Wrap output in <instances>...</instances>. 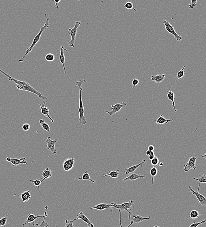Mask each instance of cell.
<instances>
[{"label": "cell", "mask_w": 206, "mask_h": 227, "mask_svg": "<svg viewBox=\"0 0 206 227\" xmlns=\"http://www.w3.org/2000/svg\"><path fill=\"white\" fill-rule=\"evenodd\" d=\"M53 1H54V2H55V6L56 7V8H57V9H58V8H59V5H58V4H59V2H60L61 1V0H59V1H56V0H54Z\"/></svg>", "instance_id": "c3c4849f"}, {"label": "cell", "mask_w": 206, "mask_h": 227, "mask_svg": "<svg viewBox=\"0 0 206 227\" xmlns=\"http://www.w3.org/2000/svg\"><path fill=\"white\" fill-rule=\"evenodd\" d=\"M163 114H162L160 116L155 120V123L158 125H160V124H167L169 122H171L173 121V119H167L163 117Z\"/></svg>", "instance_id": "cb8c5ba5"}, {"label": "cell", "mask_w": 206, "mask_h": 227, "mask_svg": "<svg viewBox=\"0 0 206 227\" xmlns=\"http://www.w3.org/2000/svg\"><path fill=\"white\" fill-rule=\"evenodd\" d=\"M44 215L35 216V215L32 214V213H29V214L27 216V217L26 218V220H25V222L23 224V227H24L25 225L29 224L30 223L33 222L36 219L39 218H44Z\"/></svg>", "instance_id": "5bb4252c"}, {"label": "cell", "mask_w": 206, "mask_h": 227, "mask_svg": "<svg viewBox=\"0 0 206 227\" xmlns=\"http://www.w3.org/2000/svg\"><path fill=\"white\" fill-rule=\"evenodd\" d=\"M155 157V154H154V153H153L152 154H151V155H149V159H150V160H152Z\"/></svg>", "instance_id": "7dc6e473"}, {"label": "cell", "mask_w": 206, "mask_h": 227, "mask_svg": "<svg viewBox=\"0 0 206 227\" xmlns=\"http://www.w3.org/2000/svg\"><path fill=\"white\" fill-rule=\"evenodd\" d=\"M154 147L153 145H150L148 146V150H150L151 151H153L154 150Z\"/></svg>", "instance_id": "bcb514c9"}, {"label": "cell", "mask_w": 206, "mask_h": 227, "mask_svg": "<svg viewBox=\"0 0 206 227\" xmlns=\"http://www.w3.org/2000/svg\"><path fill=\"white\" fill-rule=\"evenodd\" d=\"M119 169H118L116 170H113V171H110L108 170L109 174H104L103 176L104 177H105L106 176H109L111 177V178H114V179H116L119 177V175L120 174H123V173H119Z\"/></svg>", "instance_id": "7402d4cb"}, {"label": "cell", "mask_w": 206, "mask_h": 227, "mask_svg": "<svg viewBox=\"0 0 206 227\" xmlns=\"http://www.w3.org/2000/svg\"><path fill=\"white\" fill-rule=\"evenodd\" d=\"M126 102L123 101L121 103L116 104L115 105H111V111H105V112L108 113L110 116H112L116 113L119 111L120 110L122 107H126Z\"/></svg>", "instance_id": "30bf717a"}, {"label": "cell", "mask_w": 206, "mask_h": 227, "mask_svg": "<svg viewBox=\"0 0 206 227\" xmlns=\"http://www.w3.org/2000/svg\"><path fill=\"white\" fill-rule=\"evenodd\" d=\"M139 80H138V79H134L132 80V89H133V88L134 87H136L137 85L139 84Z\"/></svg>", "instance_id": "7bdbcfd3"}, {"label": "cell", "mask_w": 206, "mask_h": 227, "mask_svg": "<svg viewBox=\"0 0 206 227\" xmlns=\"http://www.w3.org/2000/svg\"><path fill=\"white\" fill-rule=\"evenodd\" d=\"M185 67L186 66H184L183 68H182V69L180 70L179 71V72L177 73L176 78H175V80H178V81H181V78H183V77L184 76V69Z\"/></svg>", "instance_id": "f546056e"}, {"label": "cell", "mask_w": 206, "mask_h": 227, "mask_svg": "<svg viewBox=\"0 0 206 227\" xmlns=\"http://www.w3.org/2000/svg\"><path fill=\"white\" fill-rule=\"evenodd\" d=\"M57 141L58 138H56L55 140H51V137L49 136L44 143L47 149L50 150L54 155L57 154V151L55 149V145Z\"/></svg>", "instance_id": "52a82bcc"}, {"label": "cell", "mask_w": 206, "mask_h": 227, "mask_svg": "<svg viewBox=\"0 0 206 227\" xmlns=\"http://www.w3.org/2000/svg\"><path fill=\"white\" fill-rule=\"evenodd\" d=\"M119 212L120 213V219H119V222H120V227H123L122 226V224H121V211H119ZM134 223V222H133L132 221H131V223L127 227H130L131 225H132Z\"/></svg>", "instance_id": "ee69618b"}, {"label": "cell", "mask_w": 206, "mask_h": 227, "mask_svg": "<svg viewBox=\"0 0 206 227\" xmlns=\"http://www.w3.org/2000/svg\"><path fill=\"white\" fill-rule=\"evenodd\" d=\"M165 75H157L156 76H151V81L156 82L157 83H161L165 79Z\"/></svg>", "instance_id": "603a6c76"}, {"label": "cell", "mask_w": 206, "mask_h": 227, "mask_svg": "<svg viewBox=\"0 0 206 227\" xmlns=\"http://www.w3.org/2000/svg\"><path fill=\"white\" fill-rule=\"evenodd\" d=\"M158 170L156 166H154L153 168L151 169L150 170V174L152 176V184H153V181H154V176H156V175L158 174Z\"/></svg>", "instance_id": "1f68e13d"}, {"label": "cell", "mask_w": 206, "mask_h": 227, "mask_svg": "<svg viewBox=\"0 0 206 227\" xmlns=\"http://www.w3.org/2000/svg\"><path fill=\"white\" fill-rule=\"evenodd\" d=\"M0 72H1L4 75L7 77L8 78L9 81L14 82L16 84L17 88L18 90L27 91L31 92L33 94H35V95H38V97L39 98H41V99H42V100L48 101V99H47L46 97L42 95L41 93L38 92L36 89L33 88L27 82H25V81H21V80H17V79L13 78L12 76H10L8 74L2 71L1 69H0Z\"/></svg>", "instance_id": "6da1fadb"}, {"label": "cell", "mask_w": 206, "mask_h": 227, "mask_svg": "<svg viewBox=\"0 0 206 227\" xmlns=\"http://www.w3.org/2000/svg\"><path fill=\"white\" fill-rule=\"evenodd\" d=\"M163 23L164 24V26H165V29L168 32L174 36L175 37L176 40L178 41H180L182 39V37L180 35H178V34L176 33L175 29L174 27L172 26L171 24L168 21L164 20Z\"/></svg>", "instance_id": "8992f818"}, {"label": "cell", "mask_w": 206, "mask_h": 227, "mask_svg": "<svg viewBox=\"0 0 206 227\" xmlns=\"http://www.w3.org/2000/svg\"><path fill=\"white\" fill-rule=\"evenodd\" d=\"M77 219H82L83 222H86L87 224L88 227H94V224L90 222V220L84 215L83 212L81 211L77 215Z\"/></svg>", "instance_id": "ac0fdd59"}, {"label": "cell", "mask_w": 206, "mask_h": 227, "mask_svg": "<svg viewBox=\"0 0 206 227\" xmlns=\"http://www.w3.org/2000/svg\"><path fill=\"white\" fill-rule=\"evenodd\" d=\"M146 162V160L144 159V160H143L142 162H141V163L138 164L133 166L129 167V168H126L125 170H124V172H123V174H125L126 175H129L130 173L134 172L138 167H140V166H141L142 167V166L144 165V164Z\"/></svg>", "instance_id": "d6986e66"}, {"label": "cell", "mask_w": 206, "mask_h": 227, "mask_svg": "<svg viewBox=\"0 0 206 227\" xmlns=\"http://www.w3.org/2000/svg\"><path fill=\"white\" fill-rule=\"evenodd\" d=\"M75 159L74 157L66 159L63 163V169L66 172H68L74 167Z\"/></svg>", "instance_id": "8fae6325"}, {"label": "cell", "mask_w": 206, "mask_h": 227, "mask_svg": "<svg viewBox=\"0 0 206 227\" xmlns=\"http://www.w3.org/2000/svg\"><path fill=\"white\" fill-rule=\"evenodd\" d=\"M200 185H201V184L199 183V186H198L197 192L195 191L194 190H192V188L190 186H189V189H190L191 192H192V193L193 194V195L195 196L196 197V198H197V200L199 202L200 205L201 206H204L206 205V198L204 197L202 195L199 193V191Z\"/></svg>", "instance_id": "ba28073f"}, {"label": "cell", "mask_w": 206, "mask_h": 227, "mask_svg": "<svg viewBox=\"0 0 206 227\" xmlns=\"http://www.w3.org/2000/svg\"><path fill=\"white\" fill-rule=\"evenodd\" d=\"M166 97H168L169 100H170L172 103H173V107L175 112L177 111V110L175 108V94L174 92L173 91L170 90L168 91V92L166 95Z\"/></svg>", "instance_id": "484cf974"}, {"label": "cell", "mask_w": 206, "mask_h": 227, "mask_svg": "<svg viewBox=\"0 0 206 227\" xmlns=\"http://www.w3.org/2000/svg\"><path fill=\"white\" fill-rule=\"evenodd\" d=\"M76 220V218H74L73 220H70V221L66 220L65 221V227H74L73 223Z\"/></svg>", "instance_id": "74e56055"}, {"label": "cell", "mask_w": 206, "mask_h": 227, "mask_svg": "<svg viewBox=\"0 0 206 227\" xmlns=\"http://www.w3.org/2000/svg\"><path fill=\"white\" fill-rule=\"evenodd\" d=\"M201 156L202 158H204V159H206V153L203 155H201Z\"/></svg>", "instance_id": "681fc988"}, {"label": "cell", "mask_w": 206, "mask_h": 227, "mask_svg": "<svg viewBox=\"0 0 206 227\" xmlns=\"http://www.w3.org/2000/svg\"><path fill=\"white\" fill-rule=\"evenodd\" d=\"M54 172H52L51 171V170L48 168V167H46L45 170L43 171L42 173V176H43V180H42V181L44 180L45 179H48L50 178L52 176V174Z\"/></svg>", "instance_id": "d4e9b609"}, {"label": "cell", "mask_w": 206, "mask_h": 227, "mask_svg": "<svg viewBox=\"0 0 206 227\" xmlns=\"http://www.w3.org/2000/svg\"><path fill=\"white\" fill-rule=\"evenodd\" d=\"M134 206H135V204L133 200H131L128 202L124 203L121 204H116L115 203H114L113 204V208L119 209V211H127L129 213V219H130L131 216L132 214V213L130 211L132 207H134Z\"/></svg>", "instance_id": "277c9868"}, {"label": "cell", "mask_w": 206, "mask_h": 227, "mask_svg": "<svg viewBox=\"0 0 206 227\" xmlns=\"http://www.w3.org/2000/svg\"><path fill=\"white\" fill-rule=\"evenodd\" d=\"M197 0H191L190 4L189 5V7L190 9H192L195 7L197 4Z\"/></svg>", "instance_id": "60d3db41"}, {"label": "cell", "mask_w": 206, "mask_h": 227, "mask_svg": "<svg viewBox=\"0 0 206 227\" xmlns=\"http://www.w3.org/2000/svg\"><path fill=\"white\" fill-rule=\"evenodd\" d=\"M114 203H111L110 204H106V203H100L98 205H96L93 207H91L90 209L103 211V210H104V209H107V208H111V211H112Z\"/></svg>", "instance_id": "9a60e30c"}, {"label": "cell", "mask_w": 206, "mask_h": 227, "mask_svg": "<svg viewBox=\"0 0 206 227\" xmlns=\"http://www.w3.org/2000/svg\"><path fill=\"white\" fill-rule=\"evenodd\" d=\"M47 101H44V103L43 105H41V103L40 102V110H41V113L45 117H48L49 119L51 121L52 123L54 122V121L52 119L51 117L49 116V108L45 106V103H47Z\"/></svg>", "instance_id": "4fadbf2b"}, {"label": "cell", "mask_w": 206, "mask_h": 227, "mask_svg": "<svg viewBox=\"0 0 206 227\" xmlns=\"http://www.w3.org/2000/svg\"><path fill=\"white\" fill-rule=\"evenodd\" d=\"M206 222V219H204V220H203L201 222H194L188 227H197L200 224H202Z\"/></svg>", "instance_id": "ab89813d"}, {"label": "cell", "mask_w": 206, "mask_h": 227, "mask_svg": "<svg viewBox=\"0 0 206 227\" xmlns=\"http://www.w3.org/2000/svg\"><path fill=\"white\" fill-rule=\"evenodd\" d=\"M125 8H127L128 10H131V9H133L134 11H136V9H135L133 6V4L132 2L130 1H127L126 4L123 5Z\"/></svg>", "instance_id": "d590c367"}, {"label": "cell", "mask_w": 206, "mask_h": 227, "mask_svg": "<svg viewBox=\"0 0 206 227\" xmlns=\"http://www.w3.org/2000/svg\"><path fill=\"white\" fill-rule=\"evenodd\" d=\"M87 83V81H86L85 80H81L79 81L76 82V85H75L74 88H76L77 86H78V89L79 90V107H78V112H79V119H78V122L80 123L82 125H85L87 124V120L86 117L84 116V107L83 106V102L82 101V92L83 88L82 87V85L83 83Z\"/></svg>", "instance_id": "3957f363"}, {"label": "cell", "mask_w": 206, "mask_h": 227, "mask_svg": "<svg viewBox=\"0 0 206 227\" xmlns=\"http://www.w3.org/2000/svg\"><path fill=\"white\" fill-rule=\"evenodd\" d=\"M40 125H41L42 128H44V129L48 132L49 133L50 132V128L49 126L47 123L45 122L44 119H41V120H40Z\"/></svg>", "instance_id": "4dcf8cb0"}, {"label": "cell", "mask_w": 206, "mask_h": 227, "mask_svg": "<svg viewBox=\"0 0 206 227\" xmlns=\"http://www.w3.org/2000/svg\"><path fill=\"white\" fill-rule=\"evenodd\" d=\"M197 158V157L192 156L189 159L188 162L184 165V170L185 172H188L189 170H195L196 168V161Z\"/></svg>", "instance_id": "9c48e42d"}, {"label": "cell", "mask_w": 206, "mask_h": 227, "mask_svg": "<svg viewBox=\"0 0 206 227\" xmlns=\"http://www.w3.org/2000/svg\"><path fill=\"white\" fill-rule=\"evenodd\" d=\"M44 26L40 28V31L38 33V35L34 38L33 43H32L30 47L29 48H27L25 55L19 59V61H20V62H23L25 59H27L26 58V56H27V55L29 53H30L32 51L34 47H35L36 44L38 43V42L40 41L41 35H42L43 32L47 28H48L49 27V22L50 18L48 15L47 14H45L44 16Z\"/></svg>", "instance_id": "7a4b0ae2"}, {"label": "cell", "mask_w": 206, "mask_h": 227, "mask_svg": "<svg viewBox=\"0 0 206 227\" xmlns=\"http://www.w3.org/2000/svg\"><path fill=\"white\" fill-rule=\"evenodd\" d=\"M159 163V160L157 156H155L152 160H151V163L153 166L158 165Z\"/></svg>", "instance_id": "f35d334b"}, {"label": "cell", "mask_w": 206, "mask_h": 227, "mask_svg": "<svg viewBox=\"0 0 206 227\" xmlns=\"http://www.w3.org/2000/svg\"><path fill=\"white\" fill-rule=\"evenodd\" d=\"M29 181L31 182V183H33L35 186H38V188L39 192H40V185H41V183L43 182L42 181V180H41V179H40V180L37 179V180H29Z\"/></svg>", "instance_id": "836d02e7"}, {"label": "cell", "mask_w": 206, "mask_h": 227, "mask_svg": "<svg viewBox=\"0 0 206 227\" xmlns=\"http://www.w3.org/2000/svg\"><path fill=\"white\" fill-rule=\"evenodd\" d=\"M132 221L134 222V223H138L141 222L144 220H149L151 219V217H149L147 218H144L143 217L141 216L140 215H133L132 218Z\"/></svg>", "instance_id": "4316f807"}, {"label": "cell", "mask_w": 206, "mask_h": 227, "mask_svg": "<svg viewBox=\"0 0 206 227\" xmlns=\"http://www.w3.org/2000/svg\"><path fill=\"white\" fill-rule=\"evenodd\" d=\"M9 216V214H7L5 216H3L0 219V226L6 227L5 225L6 224L7 221L8 217Z\"/></svg>", "instance_id": "e575fe53"}, {"label": "cell", "mask_w": 206, "mask_h": 227, "mask_svg": "<svg viewBox=\"0 0 206 227\" xmlns=\"http://www.w3.org/2000/svg\"><path fill=\"white\" fill-rule=\"evenodd\" d=\"M6 161L7 162H10L12 164V167L16 166L19 165L21 164H27V159L25 157H23L20 159H11L10 157H7L6 159Z\"/></svg>", "instance_id": "7c38bea8"}, {"label": "cell", "mask_w": 206, "mask_h": 227, "mask_svg": "<svg viewBox=\"0 0 206 227\" xmlns=\"http://www.w3.org/2000/svg\"><path fill=\"white\" fill-rule=\"evenodd\" d=\"M22 128H23V130L24 131H28L30 129V125L28 123L24 124H23Z\"/></svg>", "instance_id": "b9f144b4"}, {"label": "cell", "mask_w": 206, "mask_h": 227, "mask_svg": "<svg viewBox=\"0 0 206 227\" xmlns=\"http://www.w3.org/2000/svg\"><path fill=\"white\" fill-rule=\"evenodd\" d=\"M46 60L48 62H51L53 61L55 58V56L52 53H48L45 56Z\"/></svg>", "instance_id": "8d00e7d4"}, {"label": "cell", "mask_w": 206, "mask_h": 227, "mask_svg": "<svg viewBox=\"0 0 206 227\" xmlns=\"http://www.w3.org/2000/svg\"><path fill=\"white\" fill-rule=\"evenodd\" d=\"M153 153H154L153 151H151L150 150H148V149L146 152V155H148V156H149V155H151V154H152Z\"/></svg>", "instance_id": "f6af8a7d"}, {"label": "cell", "mask_w": 206, "mask_h": 227, "mask_svg": "<svg viewBox=\"0 0 206 227\" xmlns=\"http://www.w3.org/2000/svg\"><path fill=\"white\" fill-rule=\"evenodd\" d=\"M203 214H205V213H200L197 210H193L189 213V216H190L189 218L192 219H195L196 218L200 219V217H199V215H202Z\"/></svg>", "instance_id": "f1b7e54d"}, {"label": "cell", "mask_w": 206, "mask_h": 227, "mask_svg": "<svg viewBox=\"0 0 206 227\" xmlns=\"http://www.w3.org/2000/svg\"><path fill=\"white\" fill-rule=\"evenodd\" d=\"M81 25V22L76 21L75 22V25L74 27L72 28H70L68 29V33L70 34V35L71 37V40L70 41H68V43L70 47L73 48L75 47V43L76 41V35L77 32V29Z\"/></svg>", "instance_id": "5b68a950"}, {"label": "cell", "mask_w": 206, "mask_h": 227, "mask_svg": "<svg viewBox=\"0 0 206 227\" xmlns=\"http://www.w3.org/2000/svg\"><path fill=\"white\" fill-rule=\"evenodd\" d=\"M160 227V226H157V225H156V226H154V227Z\"/></svg>", "instance_id": "816d5d0a"}, {"label": "cell", "mask_w": 206, "mask_h": 227, "mask_svg": "<svg viewBox=\"0 0 206 227\" xmlns=\"http://www.w3.org/2000/svg\"><path fill=\"white\" fill-rule=\"evenodd\" d=\"M84 180L86 181H90L91 182H93V183H94V184H96V181L93 180H92V179L90 178V176H89V174L88 173L87 171L85 172V173L83 174V175L81 177H80V178H76V179H75V180Z\"/></svg>", "instance_id": "83f0119b"}, {"label": "cell", "mask_w": 206, "mask_h": 227, "mask_svg": "<svg viewBox=\"0 0 206 227\" xmlns=\"http://www.w3.org/2000/svg\"><path fill=\"white\" fill-rule=\"evenodd\" d=\"M45 211L44 213V217L43 218V220L41 223H39L35 224L34 222L33 223V226L32 227H48L49 226V224H48V222H45V219L46 217L48 216V215L47 214V210L48 209V206H46L45 207Z\"/></svg>", "instance_id": "e0dca14e"}, {"label": "cell", "mask_w": 206, "mask_h": 227, "mask_svg": "<svg viewBox=\"0 0 206 227\" xmlns=\"http://www.w3.org/2000/svg\"><path fill=\"white\" fill-rule=\"evenodd\" d=\"M19 196L20 197L23 202L27 201L32 197V196L30 194V191L27 189V191L22 193Z\"/></svg>", "instance_id": "ffe728a7"}, {"label": "cell", "mask_w": 206, "mask_h": 227, "mask_svg": "<svg viewBox=\"0 0 206 227\" xmlns=\"http://www.w3.org/2000/svg\"><path fill=\"white\" fill-rule=\"evenodd\" d=\"M64 51H68L67 49H65V47L64 46L62 45L61 46V47L60 49V61L61 63L62 64L63 66V70L64 71V74H66V69L65 67V55H64Z\"/></svg>", "instance_id": "2e32d148"}, {"label": "cell", "mask_w": 206, "mask_h": 227, "mask_svg": "<svg viewBox=\"0 0 206 227\" xmlns=\"http://www.w3.org/2000/svg\"></svg>", "instance_id": "f5cc1de1"}, {"label": "cell", "mask_w": 206, "mask_h": 227, "mask_svg": "<svg viewBox=\"0 0 206 227\" xmlns=\"http://www.w3.org/2000/svg\"><path fill=\"white\" fill-rule=\"evenodd\" d=\"M146 176V175H141L137 174L132 173L128 177H126V178H125L123 180V181L125 182L127 180H131L134 182V180H137V179H139V178H145Z\"/></svg>", "instance_id": "44dd1931"}, {"label": "cell", "mask_w": 206, "mask_h": 227, "mask_svg": "<svg viewBox=\"0 0 206 227\" xmlns=\"http://www.w3.org/2000/svg\"><path fill=\"white\" fill-rule=\"evenodd\" d=\"M160 166H163V163H161L160 164H159Z\"/></svg>", "instance_id": "f907efd6"}, {"label": "cell", "mask_w": 206, "mask_h": 227, "mask_svg": "<svg viewBox=\"0 0 206 227\" xmlns=\"http://www.w3.org/2000/svg\"><path fill=\"white\" fill-rule=\"evenodd\" d=\"M193 180L199 181V183L205 184L206 183V175H200V178H193Z\"/></svg>", "instance_id": "d6a6232c"}]
</instances>
